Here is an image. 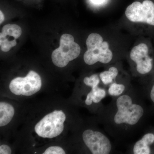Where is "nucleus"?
<instances>
[{
	"label": "nucleus",
	"mask_w": 154,
	"mask_h": 154,
	"mask_svg": "<svg viewBox=\"0 0 154 154\" xmlns=\"http://www.w3.org/2000/svg\"><path fill=\"white\" fill-rule=\"evenodd\" d=\"M85 145L93 154L113 153V144L105 133L91 128L85 130L82 134Z\"/></svg>",
	"instance_id": "5"
},
{
	"label": "nucleus",
	"mask_w": 154,
	"mask_h": 154,
	"mask_svg": "<svg viewBox=\"0 0 154 154\" xmlns=\"http://www.w3.org/2000/svg\"><path fill=\"white\" fill-rule=\"evenodd\" d=\"M66 116L62 110H54L41 119L35 126V131L38 136L53 138L60 135L64 130V122Z\"/></svg>",
	"instance_id": "4"
},
{
	"label": "nucleus",
	"mask_w": 154,
	"mask_h": 154,
	"mask_svg": "<svg viewBox=\"0 0 154 154\" xmlns=\"http://www.w3.org/2000/svg\"><path fill=\"white\" fill-rule=\"evenodd\" d=\"M5 20L4 14L2 11H0V24H2Z\"/></svg>",
	"instance_id": "17"
},
{
	"label": "nucleus",
	"mask_w": 154,
	"mask_h": 154,
	"mask_svg": "<svg viewBox=\"0 0 154 154\" xmlns=\"http://www.w3.org/2000/svg\"><path fill=\"white\" fill-rule=\"evenodd\" d=\"M149 99L154 105V82L149 87L148 92Z\"/></svg>",
	"instance_id": "15"
},
{
	"label": "nucleus",
	"mask_w": 154,
	"mask_h": 154,
	"mask_svg": "<svg viewBox=\"0 0 154 154\" xmlns=\"http://www.w3.org/2000/svg\"><path fill=\"white\" fill-rule=\"evenodd\" d=\"M125 15L133 22H141L154 26V4L150 0L142 3L134 2L127 8Z\"/></svg>",
	"instance_id": "7"
},
{
	"label": "nucleus",
	"mask_w": 154,
	"mask_h": 154,
	"mask_svg": "<svg viewBox=\"0 0 154 154\" xmlns=\"http://www.w3.org/2000/svg\"><path fill=\"white\" fill-rule=\"evenodd\" d=\"M22 30L21 27L15 24H8L3 27L0 36H12L17 39L21 36Z\"/></svg>",
	"instance_id": "12"
},
{
	"label": "nucleus",
	"mask_w": 154,
	"mask_h": 154,
	"mask_svg": "<svg viewBox=\"0 0 154 154\" xmlns=\"http://www.w3.org/2000/svg\"><path fill=\"white\" fill-rule=\"evenodd\" d=\"M43 154H65L63 149L58 146H52L45 150Z\"/></svg>",
	"instance_id": "14"
},
{
	"label": "nucleus",
	"mask_w": 154,
	"mask_h": 154,
	"mask_svg": "<svg viewBox=\"0 0 154 154\" xmlns=\"http://www.w3.org/2000/svg\"><path fill=\"white\" fill-rule=\"evenodd\" d=\"M119 70L115 66H111L107 70L102 72L99 75L100 80L104 88L107 90V87L113 83H125L128 82H122L117 80Z\"/></svg>",
	"instance_id": "10"
},
{
	"label": "nucleus",
	"mask_w": 154,
	"mask_h": 154,
	"mask_svg": "<svg viewBox=\"0 0 154 154\" xmlns=\"http://www.w3.org/2000/svg\"><path fill=\"white\" fill-rule=\"evenodd\" d=\"M93 2L96 4H101L104 2L105 0H91Z\"/></svg>",
	"instance_id": "18"
},
{
	"label": "nucleus",
	"mask_w": 154,
	"mask_h": 154,
	"mask_svg": "<svg viewBox=\"0 0 154 154\" xmlns=\"http://www.w3.org/2000/svg\"><path fill=\"white\" fill-rule=\"evenodd\" d=\"M129 153L154 154V129L145 133L140 139L131 146Z\"/></svg>",
	"instance_id": "9"
},
{
	"label": "nucleus",
	"mask_w": 154,
	"mask_h": 154,
	"mask_svg": "<svg viewBox=\"0 0 154 154\" xmlns=\"http://www.w3.org/2000/svg\"><path fill=\"white\" fill-rule=\"evenodd\" d=\"M81 53V48L74 41L72 35L64 34L60 41V46L53 51L51 59L56 66L62 68L70 61L77 58Z\"/></svg>",
	"instance_id": "3"
},
{
	"label": "nucleus",
	"mask_w": 154,
	"mask_h": 154,
	"mask_svg": "<svg viewBox=\"0 0 154 154\" xmlns=\"http://www.w3.org/2000/svg\"><path fill=\"white\" fill-rule=\"evenodd\" d=\"M112 98L108 105H103L99 110L100 120L107 133L121 142L140 130L147 110L140 92L134 87Z\"/></svg>",
	"instance_id": "1"
},
{
	"label": "nucleus",
	"mask_w": 154,
	"mask_h": 154,
	"mask_svg": "<svg viewBox=\"0 0 154 154\" xmlns=\"http://www.w3.org/2000/svg\"><path fill=\"white\" fill-rule=\"evenodd\" d=\"M12 153L11 149L7 145H2L0 146V154H11Z\"/></svg>",
	"instance_id": "16"
},
{
	"label": "nucleus",
	"mask_w": 154,
	"mask_h": 154,
	"mask_svg": "<svg viewBox=\"0 0 154 154\" xmlns=\"http://www.w3.org/2000/svg\"><path fill=\"white\" fill-rule=\"evenodd\" d=\"M41 77L36 72L30 71L24 78L17 77L12 80L9 88L17 96H32L40 91L42 88Z\"/></svg>",
	"instance_id": "6"
},
{
	"label": "nucleus",
	"mask_w": 154,
	"mask_h": 154,
	"mask_svg": "<svg viewBox=\"0 0 154 154\" xmlns=\"http://www.w3.org/2000/svg\"><path fill=\"white\" fill-rule=\"evenodd\" d=\"M130 58L135 64L136 72L145 75L149 73L153 69V59L149 54L147 45L143 43L134 46L130 53Z\"/></svg>",
	"instance_id": "8"
},
{
	"label": "nucleus",
	"mask_w": 154,
	"mask_h": 154,
	"mask_svg": "<svg viewBox=\"0 0 154 154\" xmlns=\"http://www.w3.org/2000/svg\"><path fill=\"white\" fill-rule=\"evenodd\" d=\"M15 114L14 107L7 102L0 103V126H5L10 123Z\"/></svg>",
	"instance_id": "11"
},
{
	"label": "nucleus",
	"mask_w": 154,
	"mask_h": 154,
	"mask_svg": "<svg viewBox=\"0 0 154 154\" xmlns=\"http://www.w3.org/2000/svg\"><path fill=\"white\" fill-rule=\"evenodd\" d=\"M17 44L16 39L10 40L6 37L0 36L1 49L4 52H8L11 48L16 46Z\"/></svg>",
	"instance_id": "13"
},
{
	"label": "nucleus",
	"mask_w": 154,
	"mask_h": 154,
	"mask_svg": "<svg viewBox=\"0 0 154 154\" xmlns=\"http://www.w3.org/2000/svg\"><path fill=\"white\" fill-rule=\"evenodd\" d=\"M87 51L84 55V60L86 64L94 65L97 63L107 64L113 59V54L109 48V45L103 41L101 35L91 33L86 40Z\"/></svg>",
	"instance_id": "2"
}]
</instances>
